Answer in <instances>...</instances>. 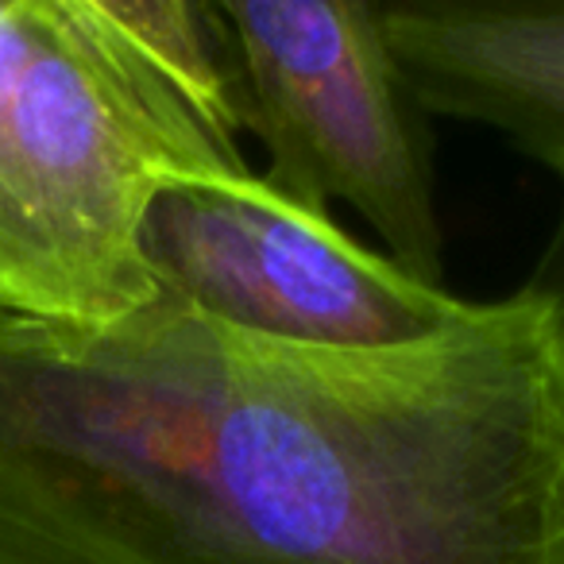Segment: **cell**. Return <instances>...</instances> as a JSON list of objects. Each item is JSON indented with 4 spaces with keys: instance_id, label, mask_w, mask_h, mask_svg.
Listing matches in <instances>:
<instances>
[{
    "instance_id": "1",
    "label": "cell",
    "mask_w": 564,
    "mask_h": 564,
    "mask_svg": "<svg viewBox=\"0 0 564 564\" xmlns=\"http://www.w3.org/2000/svg\"><path fill=\"white\" fill-rule=\"evenodd\" d=\"M0 564H564V302L376 352L0 317Z\"/></svg>"
},
{
    "instance_id": "2",
    "label": "cell",
    "mask_w": 564,
    "mask_h": 564,
    "mask_svg": "<svg viewBox=\"0 0 564 564\" xmlns=\"http://www.w3.org/2000/svg\"><path fill=\"white\" fill-rule=\"evenodd\" d=\"M251 174L135 0H0V317L112 325L159 299L143 225L171 178Z\"/></svg>"
},
{
    "instance_id": "3",
    "label": "cell",
    "mask_w": 564,
    "mask_h": 564,
    "mask_svg": "<svg viewBox=\"0 0 564 564\" xmlns=\"http://www.w3.org/2000/svg\"><path fill=\"white\" fill-rule=\"evenodd\" d=\"M274 189L310 209L348 205L402 271L445 286L430 140L379 4L213 0Z\"/></svg>"
},
{
    "instance_id": "4",
    "label": "cell",
    "mask_w": 564,
    "mask_h": 564,
    "mask_svg": "<svg viewBox=\"0 0 564 564\" xmlns=\"http://www.w3.org/2000/svg\"><path fill=\"white\" fill-rule=\"evenodd\" d=\"M143 259L163 299L286 345L402 348L468 306L256 171L166 182L148 209Z\"/></svg>"
},
{
    "instance_id": "5",
    "label": "cell",
    "mask_w": 564,
    "mask_h": 564,
    "mask_svg": "<svg viewBox=\"0 0 564 564\" xmlns=\"http://www.w3.org/2000/svg\"><path fill=\"white\" fill-rule=\"evenodd\" d=\"M417 109L510 140L564 178V4H379Z\"/></svg>"
},
{
    "instance_id": "6",
    "label": "cell",
    "mask_w": 564,
    "mask_h": 564,
    "mask_svg": "<svg viewBox=\"0 0 564 564\" xmlns=\"http://www.w3.org/2000/svg\"><path fill=\"white\" fill-rule=\"evenodd\" d=\"M533 286H541V291H549L553 299L564 302V220H561V232H556L553 248H549L545 263L533 274Z\"/></svg>"
}]
</instances>
